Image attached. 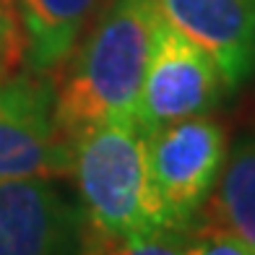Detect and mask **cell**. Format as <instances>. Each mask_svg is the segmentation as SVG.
<instances>
[{
    "mask_svg": "<svg viewBox=\"0 0 255 255\" xmlns=\"http://www.w3.org/2000/svg\"><path fill=\"white\" fill-rule=\"evenodd\" d=\"M195 232L159 229L118 240H81V255H193Z\"/></svg>",
    "mask_w": 255,
    "mask_h": 255,
    "instance_id": "obj_10",
    "label": "cell"
},
{
    "mask_svg": "<svg viewBox=\"0 0 255 255\" xmlns=\"http://www.w3.org/2000/svg\"><path fill=\"white\" fill-rule=\"evenodd\" d=\"M159 0H107L55 78V123L71 138L86 128L133 118L154 34Z\"/></svg>",
    "mask_w": 255,
    "mask_h": 255,
    "instance_id": "obj_1",
    "label": "cell"
},
{
    "mask_svg": "<svg viewBox=\"0 0 255 255\" xmlns=\"http://www.w3.org/2000/svg\"><path fill=\"white\" fill-rule=\"evenodd\" d=\"M146 146L151 180L169 224L193 229L229 154L224 128L201 115L146 133Z\"/></svg>",
    "mask_w": 255,
    "mask_h": 255,
    "instance_id": "obj_4",
    "label": "cell"
},
{
    "mask_svg": "<svg viewBox=\"0 0 255 255\" xmlns=\"http://www.w3.org/2000/svg\"><path fill=\"white\" fill-rule=\"evenodd\" d=\"M206 224L240 240L255 253V130L227 154L222 175L203 206Z\"/></svg>",
    "mask_w": 255,
    "mask_h": 255,
    "instance_id": "obj_9",
    "label": "cell"
},
{
    "mask_svg": "<svg viewBox=\"0 0 255 255\" xmlns=\"http://www.w3.org/2000/svg\"><path fill=\"white\" fill-rule=\"evenodd\" d=\"M193 255H255V253L248 245H242L240 240L224 235V232L203 227L195 235V253Z\"/></svg>",
    "mask_w": 255,
    "mask_h": 255,
    "instance_id": "obj_12",
    "label": "cell"
},
{
    "mask_svg": "<svg viewBox=\"0 0 255 255\" xmlns=\"http://www.w3.org/2000/svg\"><path fill=\"white\" fill-rule=\"evenodd\" d=\"M222 73L201 44L161 16L133 120L143 133L208 115L222 99Z\"/></svg>",
    "mask_w": 255,
    "mask_h": 255,
    "instance_id": "obj_3",
    "label": "cell"
},
{
    "mask_svg": "<svg viewBox=\"0 0 255 255\" xmlns=\"http://www.w3.org/2000/svg\"><path fill=\"white\" fill-rule=\"evenodd\" d=\"M0 255H81V211L55 180L0 182Z\"/></svg>",
    "mask_w": 255,
    "mask_h": 255,
    "instance_id": "obj_6",
    "label": "cell"
},
{
    "mask_svg": "<svg viewBox=\"0 0 255 255\" xmlns=\"http://www.w3.org/2000/svg\"><path fill=\"white\" fill-rule=\"evenodd\" d=\"M107 0H16L26 71L55 84Z\"/></svg>",
    "mask_w": 255,
    "mask_h": 255,
    "instance_id": "obj_8",
    "label": "cell"
},
{
    "mask_svg": "<svg viewBox=\"0 0 255 255\" xmlns=\"http://www.w3.org/2000/svg\"><path fill=\"white\" fill-rule=\"evenodd\" d=\"M26 71L24 31L18 21L16 0H0V78Z\"/></svg>",
    "mask_w": 255,
    "mask_h": 255,
    "instance_id": "obj_11",
    "label": "cell"
},
{
    "mask_svg": "<svg viewBox=\"0 0 255 255\" xmlns=\"http://www.w3.org/2000/svg\"><path fill=\"white\" fill-rule=\"evenodd\" d=\"M73 141L55 123V86L29 71L0 78V182L71 177Z\"/></svg>",
    "mask_w": 255,
    "mask_h": 255,
    "instance_id": "obj_5",
    "label": "cell"
},
{
    "mask_svg": "<svg viewBox=\"0 0 255 255\" xmlns=\"http://www.w3.org/2000/svg\"><path fill=\"white\" fill-rule=\"evenodd\" d=\"M81 240H118L175 229L148 167L146 133L133 118L104 120L73 138Z\"/></svg>",
    "mask_w": 255,
    "mask_h": 255,
    "instance_id": "obj_2",
    "label": "cell"
},
{
    "mask_svg": "<svg viewBox=\"0 0 255 255\" xmlns=\"http://www.w3.org/2000/svg\"><path fill=\"white\" fill-rule=\"evenodd\" d=\"M159 8L214 57L227 91L255 76V0H159Z\"/></svg>",
    "mask_w": 255,
    "mask_h": 255,
    "instance_id": "obj_7",
    "label": "cell"
}]
</instances>
